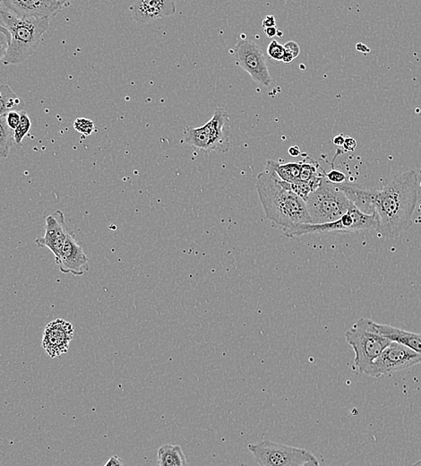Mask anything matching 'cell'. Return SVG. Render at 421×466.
I'll use <instances>...</instances> for the list:
<instances>
[{"mask_svg":"<svg viewBox=\"0 0 421 466\" xmlns=\"http://www.w3.org/2000/svg\"><path fill=\"white\" fill-rule=\"evenodd\" d=\"M156 466H188V463L182 447L167 444L159 448Z\"/></svg>","mask_w":421,"mask_h":466,"instance_id":"e0dca14e","label":"cell"},{"mask_svg":"<svg viewBox=\"0 0 421 466\" xmlns=\"http://www.w3.org/2000/svg\"><path fill=\"white\" fill-rule=\"evenodd\" d=\"M343 147L346 151L352 152V151H354L356 147H357V142H356L354 138H346L345 144H343Z\"/></svg>","mask_w":421,"mask_h":466,"instance_id":"83f0119b","label":"cell"},{"mask_svg":"<svg viewBox=\"0 0 421 466\" xmlns=\"http://www.w3.org/2000/svg\"><path fill=\"white\" fill-rule=\"evenodd\" d=\"M14 143L13 131L8 127L6 116L0 117V158H8Z\"/></svg>","mask_w":421,"mask_h":466,"instance_id":"ffe728a7","label":"cell"},{"mask_svg":"<svg viewBox=\"0 0 421 466\" xmlns=\"http://www.w3.org/2000/svg\"><path fill=\"white\" fill-rule=\"evenodd\" d=\"M266 168L271 169L281 180L285 181L290 185L299 183L301 170V162L278 163L272 160H268Z\"/></svg>","mask_w":421,"mask_h":466,"instance_id":"ac0fdd59","label":"cell"},{"mask_svg":"<svg viewBox=\"0 0 421 466\" xmlns=\"http://www.w3.org/2000/svg\"><path fill=\"white\" fill-rule=\"evenodd\" d=\"M378 228L375 213H364L354 206L342 218L325 224H301L284 231L287 237H301L308 234L360 233Z\"/></svg>","mask_w":421,"mask_h":466,"instance_id":"52a82bcc","label":"cell"},{"mask_svg":"<svg viewBox=\"0 0 421 466\" xmlns=\"http://www.w3.org/2000/svg\"><path fill=\"white\" fill-rule=\"evenodd\" d=\"M10 47V34L8 30L0 25V61L7 56Z\"/></svg>","mask_w":421,"mask_h":466,"instance_id":"d4e9b609","label":"cell"},{"mask_svg":"<svg viewBox=\"0 0 421 466\" xmlns=\"http://www.w3.org/2000/svg\"><path fill=\"white\" fill-rule=\"evenodd\" d=\"M56 263L63 274L82 276L90 270L89 258L84 251V246L77 242L71 234H68L61 256L56 260Z\"/></svg>","mask_w":421,"mask_h":466,"instance_id":"7c38bea8","label":"cell"},{"mask_svg":"<svg viewBox=\"0 0 421 466\" xmlns=\"http://www.w3.org/2000/svg\"><path fill=\"white\" fill-rule=\"evenodd\" d=\"M301 466H320L319 459L312 460V461L305 463Z\"/></svg>","mask_w":421,"mask_h":466,"instance_id":"836d02e7","label":"cell"},{"mask_svg":"<svg viewBox=\"0 0 421 466\" xmlns=\"http://www.w3.org/2000/svg\"><path fill=\"white\" fill-rule=\"evenodd\" d=\"M268 53L270 59L277 61H283L285 50L283 44L279 43L277 41H272L268 48Z\"/></svg>","mask_w":421,"mask_h":466,"instance_id":"cb8c5ba5","label":"cell"},{"mask_svg":"<svg viewBox=\"0 0 421 466\" xmlns=\"http://www.w3.org/2000/svg\"><path fill=\"white\" fill-rule=\"evenodd\" d=\"M257 191L266 218L283 231L299 225L311 224L306 202L292 191L271 169L257 175Z\"/></svg>","mask_w":421,"mask_h":466,"instance_id":"7a4b0ae2","label":"cell"},{"mask_svg":"<svg viewBox=\"0 0 421 466\" xmlns=\"http://www.w3.org/2000/svg\"><path fill=\"white\" fill-rule=\"evenodd\" d=\"M0 6H1V1H0Z\"/></svg>","mask_w":421,"mask_h":466,"instance_id":"d590c367","label":"cell"},{"mask_svg":"<svg viewBox=\"0 0 421 466\" xmlns=\"http://www.w3.org/2000/svg\"><path fill=\"white\" fill-rule=\"evenodd\" d=\"M248 450L260 466H301L317 459L310 451L263 439L249 444Z\"/></svg>","mask_w":421,"mask_h":466,"instance_id":"ba28073f","label":"cell"},{"mask_svg":"<svg viewBox=\"0 0 421 466\" xmlns=\"http://www.w3.org/2000/svg\"><path fill=\"white\" fill-rule=\"evenodd\" d=\"M236 63L248 73L255 82L269 86L272 83L266 59L262 50L254 41H239L233 49Z\"/></svg>","mask_w":421,"mask_h":466,"instance_id":"30bf717a","label":"cell"},{"mask_svg":"<svg viewBox=\"0 0 421 466\" xmlns=\"http://www.w3.org/2000/svg\"><path fill=\"white\" fill-rule=\"evenodd\" d=\"M32 123L30 120L29 116L25 111L21 112V120L19 127L13 132L14 143L16 145H21L23 138L28 135L30 129H31Z\"/></svg>","mask_w":421,"mask_h":466,"instance_id":"44dd1931","label":"cell"},{"mask_svg":"<svg viewBox=\"0 0 421 466\" xmlns=\"http://www.w3.org/2000/svg\"><path fill=\"white\" fill-rule=\"evenodd\" d=\"M129 10L136 22L144 23L173 16L177 8L175 2L170 0H139Z\"/></svg>","mask_w":421,"mask_h":466,"instance_id":"9a60e30c","label":"cell"},{"mask_svg":"<svg viewBox=\"0 0 421 466\" xmlns=\"http://www.w3.org/2000/svg\"><path fill=\"white\" fill-rule=\"evenodd\" d=\"M103 466H126L122 460L118 456H112Z\"/></svg>","mask_w":421,"mask_h":466,"instance_id":"f1b7e54d","label":"cell"},{"mask_svg":"<svg viewBox=\"0 0 421 466\" xmlns=\"http://www.w3.org/2000/svg\"><path fill=\"white\" fill-rule=\"evenodd\" d=\"M230 116L225 109L216 108L212 118L199 127H186L185 142L204 152H228L230 150Z\"/></svg>","mask_w":421,"mask_h":466,"instance_id":"8992f818","label":"cell"},{"mask_svg":"<svg viewBox=\"0 0 421 466\" xmlns=\"http://www.w3.org/2000/svg\"><path fill=\"white\" fill-rule=\"evenodd\" d=\"M347 343L354 351V366L358 372L366 374L373 362L392 341L378 331L376 322L361 317L345 333Z\"/></svg>","mask_w":421,"mask_h":466,"instance_id":"277c9868","label":"cell"},{"mask_svg":"<svg viewBox=\"0 0 421 466\" xmlns=\"http://www.w3.org/2000/svg\"><path fill=\"white\" fill-rule=\"evenodd\" d=\"M418 364H421V359L417 353L401 343L392 342L373 362L366 375L372 378H380Z\"/></svg>","mask_w":421,"mask_h":466,"instance_id":"9c48e42d","label":"cell"},{"mask_svg":"<svg viewBox=\"0 0 421 466\" xmlns=\"http://www.w3.org/2000/svg\"><path fill=\"white\" fill-rule=\"evenodd\" d=\"M277 26V22H275V17L274 16H268L263 21V28L266 29L269 28H274Z\"/></svg>","mask_w":421,"mask_h":466,"instance_id":"f546056e","label":"cell"},{"mask_svg":"<svg viewBox=\"0 0 421 466\" xmlns=\"http://www.w3.org/2000/svg\"><path fill=\"white\" fill-rule=\"evenodd\" d=\"M2 4L20 17L50 19L66 4L61 0H5Z\"/></svg>","mask_w":421,"mask_h":466,"instance_id":"4fadbf2b","label":"cell"},{"mask_svg":"<svg viewBox=\"0 0 421 466\" xmlns=\"http://www.w3.org/2000/svg\"><path fill=\"white\" fill-rule=\"evenodd\" d=\"M412 466H421V458L418 460L416 463H414L413 465Z\"/></svg>","mask_w":421,"mask_h":466,"instance_id":"e575fe53","label":"cell"},{"mask_svg":"<svg viewBox=\"0 0 421 466\" xmlns=\"http://www.w3.org/2000/svg\"><path fill=\"white\" fill-rule=\"evenodd\" d=\"M343 191L358 207H369L378 218L376 233L382 238L396 239L412 224L419 197V178L415 171L393 175L379 189L346 183Z\"/></svg>","mask_w":421,"mask_h":466,"instance_id":"6da1fadb","label":"cell"},{"mask_svg":"<svg viewBox=\"0 0 421 466\" xmlns=\"http://www.w3.org/2000/svg\"><path fill=\"white\" fill-rule=\"evenodd\" d=\"M325 178L329 182L335 184V185L345 183L347 180L346 175L343 172L335 170V169L325 173Z\"/></svg>","mask_w":421,"mask_h":466,"instance_id":"484cf974","label":"cell"},{"mask_svg":"<svg viewBox=\"0 0 421 466\" xmlns=\"http://www.w3.org/2000/svg\"><path fill=\"white\" fill-rule=\"evenodd\" d=\"M265 32L266 34L268 35L269 38H272L274 36H277V32H278V29L277 26H274V28H269L265 29Z\"/></svg>","mask_w":421,"mask_h":466,"instance_id":"4dcf8cb0","label":"cell"},{"mask_svg":"<svg viewBox=\"0 0 421 466\" xmlns=\"http://www.w3.org/2000/svg\"><path fill=\"white\" fill-rule=\"evenodd\" d=\"M345 138L343 135H339L335 136L334 138V144L338 145V147H342L345 144Z\"/></svg>","mask_w":421,"mask_h":466,"instance_id":"1f68e13d","label":"cell"},{"mask_svg":"<svg viewBox=\"0 0 421 466\" xmlns=\"http://www.w3.org/2000/svg\"><path fill=\"white\" fill-rule=\"evenodd\" d=\"M283 46L284 50H285V54H284L283 59L284 63H290V62L294 61L296 58H298L299 53H301V48H299V45L297 43L290 41H288Z\"/></svg>","mask_w":421,"mask_h":466,"instance_id":"603a6c76","label":"cell"},{"mask_svg":"<svg viewBox=\"0 0 421 466\" xmlns=\"http://www.w3.org/2000/svg\"><path fill=\"white\" fill-rule=\"evenodd\" d=\"M68 231L65 215L61 210L55 211L52 215L47 216L45 234L36 239L35 242L38 247L49 248L54 255L56 260L61 256L65 242L67 239Z\"/></svg>","mask_w":421,"mask_h":466,"instance_id":"5bb4252c","label":"cell"},{"mask_svg":"<svg viewBox=\"0 0 421 466\" xmlns=\"http://www.w3.org/2000/svg\"><path fill=\"white\" fill-rule=\"evenodd\" d=\"M376 326L379 333L387 339L402 344L411 349L412 352L417 353L421 359V333L402 330V329L389 325H383V324L376 323Z\"/></svg>","mask_w":421,"mask_h":466,"instance_id":"2e32d148","label":"cell"},{"mask_svg":"<svg viewBox=\"0 0 421 466\" xmlns=\"http://www.w3.org/2000/svg\"><path fill=\"white\" fill-rule=\"evenodd\" d=\"M74 337V326L67 320L58 319L46 326L41 346L50 359L61 357L68 352Z\"/></svg>","mask_w":421,"mask_h":466,"instance_id":"8fae6325","label":"cell"},{"mask_svg":"<svg viewBox=\"0 0 421 466\" xmlns=\"http://www.w3.org/2000/svg\"><path fill=\"white\" fill-rule=\"evenodd\" d=\"M0 25L8 30L10 34V47L4 65L22 63L37 49L41 37L50 26V19H31L20 17L0 6Z\"/></svg>","mask_w":421,"mask_h":466,"instance_id":"3957f363","label":"cell"},{"mask_svg":"<svg viewBox=\"0 0 421 466\" xmlns=\"http://www.w3.org/2000/svg\"><path fill=\"white\" fill-rule=\"evenodd\" d=\"M289 153L292 157H297L299 156V153H301V151H299L298 147H292L289 148Z\"/></svg>","mask_w":421,"mask_h":466,"instance_id":"d6a6232c","label":"cell"},{"mask_svg":"<svg viewBox=\"0 0 421 466\" xmlns=\"http://www.w3.org/2000/svg\"><path fill=\"white\" fill-rule=\"evenodd\" d=\"M25 103L10 85H0V117L6 116L13 111H23Z\"/></svg>","mask_w":421,"mask_h":466,"instance_id":"d6986e66","label":"cell"},{"mask_svg":"<svg viewBox=\"0 0 421 466\" xmlns=\"http://www.w3.org/2000/svg\"><path fill=\"white\" fill-rule=\"evenodd\" d=\"M74 129L85 136H91L94 130V123L89 118H79L74 123Z\"/></svg>","mask_w":421,"mask_h":466,"instance_id":"7402d4cb","label":"cell"},{"mask_svg":"<svg viewBox=\"0 0 421 466\" xmlns=\"http://www.w3.org/2000/svg\"><path fill=\"white\" fill-rule=\"evenodd\" d=\"M306 204L311 224L336 221L355 206L339 187L329 182L325 177L319 188L308 195Z\"/></svg>","mask_w":421,"mask_h":466,"instance_id":"5b68a950","label":"cell"},{"mask_svg":"<svg viewBox=\"0 0 421 466\" xmlns=\"http://www.w3.org/2000/svg\"><path fill=\"white\" fill-rule=\"evenodd\" d=\"M20 120L21 112L13 111L8 112V114L6 115V121H7L8 127H10L13 132L17 129V127H19Z\"/></svg>","mask_w":421,"mask_h":466,"instance_id":"4316f807","label":"cell"}]
</instances>
